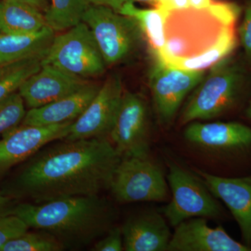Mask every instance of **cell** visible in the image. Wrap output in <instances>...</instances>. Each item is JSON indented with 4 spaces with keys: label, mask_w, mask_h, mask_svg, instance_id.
I'll use <instances>...</instances> for the list:
<instances>
[{
    "label": "cell",
    "mask_w": 251,
    "mask_h": 251,
    "mask_svg": "<svg viewBox=\"0 0 251 251\" xmlns=\"http://www.w3.org/2000/svg\"><path fill=\"white\" fill-rule=\"evenodd\" d=\"M121 159L108 138L55 140L25 161L1 192L33 203L99 195Z\"/></svg>",
    "instance_id": "obj_1"
},
{
    "label": "cell",
    "mask_w": 251,
    "mask_h": 251,
    "mask_svg": "<svg viewBox=\"0 0 251 251\" xmlns=\"http://www.w3.org/2000/svg\"><path fill=\"white\" fill-rule=\"evenodd\" d=\"M235 22L210 7L167 11L166 43L155 58L179 69L205 71L229 57L237 44Z\"/></svg>",
    "instance_id": "obj_2"
},
{
    "label": "cell",
    "mask_w": 251,
    "mask_h": 251,
    "mask_svg": "<svg viewBox=\"0 0 251 251\" xmlns=\"http://www.w3.org/2000/svg\"><path fill=\"white\" fill-rule=\"evenodd\" d=\"M13 214L29 228L52 234L65 250L71 251L84 249L103 237L116 219L111 203L99 195L20 203L15 206Z\"/></svg>",
    "instance_id": "obj_3"
},
{
    "label": "cell",
    "mask_w": 251,
    "mask_h": 251,
    "mask_svg": "<svg viewBox=\"0 0 251 251\" xmlns=\"http://www.w3.org/2000/svg\"><path fill=\"white\" fill-rule=\"evenodd\" d=\"M229 57L211 67L193 90L181 111V125L216 118L237 105L242 97L246 74L240 64Z\"/></svg>",
    "instance_id": "obj_4"
},
{
    "label": "cell",
    "mask_w": 251,
    "mask_h": 251,
    "mask_svg": "<svg viewBox=\"0 0 251 251\" xmlns=\"http://www.w3.org/2000/svg\"><path fill=\"white\" fill-rule=\"evenodd\" d=\"M82 21L90 29L106 65L128 59L143 35L135 20L106 6L90 5Z\"/></svg>",
    "instance_id": "obj_5"
},
{
    "label": "cell",
    "mask_w": 251,
    "mask_h": 251,
    "mask_svg": "<svg viewBox=\"0 0 251 251\" xmlns=\"http://www.w3.org/2000/svg\"><path fill=\"white\" fill-rule=\"evenodd\" d=\"M42 64L85 79L101 75L107 66L90 29L82 21L54 36Z\"/></svg>",
    "instance_id": "obj_6"
},
{
    "label": "cell",
    "mask_w": 251,
    "mask_h": 251,
    "mask_svg": "<svg viewBox=\"0 0 251 251\" xmlns=\"http://www.w3.org/2000/svg\"><path fill=\"white\" fill-rule=\"evenodd\" d=\"M168 182L172 199L163 209L165 218L175 227L192 218H218L223 208L200 178L175 161L168 163Z\"/></svg>",
    "instance_id": "obj_7"
},
{
    "label": "cell",
    "mask_w": 251,
    "mask_h": 251,
    "mask_svg": "<svg viewBox=\"0 0 251 251\" xmlns=\"http://www.w3.org/2000/svg\"><path fill=\"white\" fill-rule=\"evenodd\" d=\"M110 188L117 202H163L168 185L161 168L148 156L122 158Z\"/></svg>",
    "instance_id": "obj_8"
},
{
    "label": "cell",
    "mask_w": 251,
    "mask_h": 251,
    "mask_svg": "<svg viewBox=\"0 0 251 251\" xmlns=\"http://www.w3.org/2000/svg\"><path fill=\"white\" fill-rule=\"evenodd\" d=\"M205 74V71L185 70L155 58L150 86L157 115L162 124L171 123L184 99Z\"/></svg>",
    "instance_id": "obj_9"
},
{
    "label": "cell",
    "mask_w": 251,
    "mask_h": 251,
    "mask_svg": "<svg viewBox=\"0 0 251 251\" xmlns=\"http://www.w3.org/2000/svg\"><path fill=\"white\" fill-rule=\"evenodd\" d=\"M109 136L122 158L149 156L148 108L143 97L133 92H124Z\"/></svg>",
    "instance_id": "obj_10"
},
{
    "label": "cell",
    "mask_w": 251,
    "mask_h": 251,
    "mask_svg": "<svg viewBox=\"0 0 251 251\" xmlns=\"http://www.w3.org/2000/svg\"><path fill=\"white\" fill-rule=\"evenodd\" d=\"M121 80L110 77L100 86L97 95L73 122L68 140L107 138L115 123L123 97Z\"/></svg>",
    "instance_id": "obj_11"
},
{
    "label": "cell",
    "mask_w": 251,
    "mask_h": 251,
    "mask_svg": "<svg viewBox=\"0 0 251 251\" xmlns=\"http://www.w3.org/2000/svg\"><path fill=\"white\" fill-rule=\"evenodd\" d=\"M73 122L49 126L21 125L4 135L0 140V173L27 161L48 144L65 138Z\"/></svg>",
    "instance_id": "obj_12"
},
{
    "label": "cell",
    "mask_w": 251,
    "mask_h": 251,
    "mask_svg": "<svg viewBox=\"0 0 251 251\" xmlns=\"http://www.w3.org/2000/svg\"><path fill=\"white\" fill-rule=\"evenodd\" d=\"M89 81L51 64L41 69L23 82L18 93L29 109L39 108L80 90Z\"/></svg>",
    "instance_id": "obj_13"
},
{
    "label": "cell",
    "mask_w": 251,
    "mask_h": 251,
    "mask_svg": "<svg viewBox=\"0 0 251 251\" xmlns=\"http://www.w3.org/2000/svg\"><path fill=\"white\" fill-rule=\"evenodd\" d=\"M168 251H249L250 248L232 239L224 227H211L205 218L186 220L175 227Z\"/></svg>",
    "instance_id": "obj_14"
},
{
    "label": "cell",
    "mask_w": 251,
    "mask_h": 251,
    "mask_svg": "<svg viewBox=\"0 0 251 251\" xmlns=\"http://www.w3.org/2000/svg\"><path fill=\"white\" fill-rule=\"evenodd\" d=\"M196 173L210 192L227 206L239 225L243 244L251 249V175L232 178L200 170Z\"/></svg>",
    "instance_id": "obj_15"
},
{
    "label": "cell",
    "mask_w": 251,
    "mask_h": 251,
    "mask_svg": "<svg viewBox=\"0 0 251 251\" xmlns=\"http://www.w3.org/2000/svg\"><path fill=\"white\" fill-rule=\"evenodd\" d=\"M189 143L206 150L240 151L251 148V128L239 122H192L184 130Z\"/></svg>",
    "instance_id": "obj_16"
},
{
    "label": "cell",
    "mask_w": 251,
    "mask_h": 251,
    "mask_svg": "<svg viewBox=\"0 0 251 251\" xmlns=\"http://www.w3.org/2000/svg\"><path fill=\"white\" fill-rule=\"evenodd\" d=\"M121 228L124 250L168 251L171 231L166 220L158 213L150 211L131 216Z\"/></svg>",
    "instance_id": "obj_17"
},
{
    "label": "cell",
    "mask_w": 251,
    "mask_h": 251,
    "mask_svg": "<svg viewBox=\"0 0 251 251\" xmlns=\"http://www.w3.org/2000/svg\"><path fill=\"white\" fill-rule=\"evenodd\" d=\"M100 86L89 83L80 90L39 108L29 109L21 125L49 126L74 122L97 95Z\"/></svg>",
    "instance_id": "obj_18"
},
{
    "label": "cell",
    "mask_w": 251,
    "mask_h": 251,
    "mask_svg": "<svg viewBox=\"0 0 251 251\" xmlns=\"http://www.w3.org/2000/svg\"><path fill=\"white\" fill-rule=\"evenodd\" d=\"M55 36L49 26L35 32H0V66L26 59L44 57Z\"/></svg>",
    "instance_id": "obj_19"
},
{
    "label": "cell",
    "mask_w": 251,
    "mask_h": 251,
    "mask_svg": "<svg viewBox=\"0 0 251 251\" xmlns=\"http://www.w3.org/2000/svg\"><path fill=\"white\" fill-rule=\"evenodd\" d=\"M46 26L45 14L40 10L12 0L0 1V32H35Z\"/></svg>",
    "instance_id": "obj_20"
},
{
    "label": "cell",
    "mask_w": 251,
    "mask_h": 251,
    "mask_svg": "<svg viewBox=\"0 0 251 251\" xmlns=\"http://www.w3.org/2000/svg\"><path fill=\"white\" fill-rule=\"evenodd\" d=\"M118 13L135 20L153 56L161 52L166 43L165 21L167 11L160 8L140 9L134 3L127 1Z\"/></svg>",
    "instance_id": "obj_21"
},
{
    "label": "cell",
    "mask_w": 251,
    "mask_h": 251,
    "mask_svg": "<svg viewBox=\"0 0 251 251\" xmlns=\"http://www.w3.org/2000/svg\"><path fill=\"white\" fill-rule=\"evenodd\" d=\"M90 4L87 0H50L45 13L48 26L54 31H64L82 22Z\"/></svg>",
    "instance_id": "obj_22"
},
{
    "label": "cell",
    "mask_w": 251,
    "mask_h": 251,
    "mask_svg": "<svg viewBox=\"0 0 251 251\" xmlns=\"http://www.w3.org/2000/svg\"><path fill=\"white\" fill-rule=\"evenodd\" d=\"M44 57L26 59L0 67V102L18 92L23 82L41 69Z\"/></svg>",
    "instance_id": "obj_23"
},
{
    "label": "cell",
    "mask_w": 251,
    "mask_h": 251,
    "mask_svg": "<svg viewBox=\"0 0 251 251\" xmlns=\"http://www.w3.org/2000/svg\"><path fill=\"white\" fill-rule=\"evenodd\" d=\"M36 232H25L5 244L0 251H61V243L52 234L36 229Z\"/></svg>",
    "instance_id": "obj_24"
},
{
    "label": "cell",
    "mask_w": 251,
    "mask_h": 251,
    "mask_svg": "<svg viewBox=\"0 0 251 251\" xmlns=\"http://www.w3.org/2000/svg\"><path fill=\"white\" fill-rule=\"evenodd\" d=\"M27 111L25 103L18 92L0 102V137L21 125Z\"/></svg>",
    "instance_id": "obj_25"
},
{
    "label": "cell",
    "mask_w": 251,
    "mask_h": 251,
    "mask_svg": "<svg viewBox=\"0 0 251 251\" xmlns=\"http://www.w3.org/2000/svg\"><path fill=\"white\" fill-rule=\"evenodd\" d=\"M28 229L25 223L14 214L0 217V250L5 244L27 232Z\"/></svg>",
    "instance_id": "obj_26"
},
{
    "label": "cell",
    "mask_w": 251,
    "mask_h": 251,
    "mask_svg": "<svg viewBox=\"0 0 251 251\" xmlns=\"http://www.w3.org/2000/svg\"><path fill=\"white\" fill-rule=\"evenodd\" d=\"M91 251H124L123 236L121 227H112L103 238L94 244Z\"/></svg>",
    "instance_id": "obj_27"
},
{
    "label": "cell",
    "mask_w": 251,
    "mask_h": 251,
    "mask_svg": "<svg viewBox=\"0 0 251 251\" xmlns=\"http://www.w3.org/2000/svg\"><path fill=\"white\" fill-rule=\"evenodd\" d=\"M239 34L246 55L251 61V1L246 11Z\"/></svg>",
    "instance_id": "obj_28"
},
{
    "label": "cell",
    "mask_w": 251,
    "mask_h": 251,
    "mask_svg": "<svg viewBox=\"0 0 251 251\" xmlns=\"http://www.w3.org/2000/svg\"><path fill=\"white\" fill-rule=\"evenodd\" d=\"M16 204V199L0 192V217L13 214Z\"/></svg>",
    "instance_id": "obj_29"
},
{
    "label": "cell",
    "mask_w": 251,
    "mask_h": 251,
    "mask_svg": "<svg viewBox=\"0 0 251 251\" xmlns=\"http://www.w3.org/2000/svg\"><path fill=\"white\" fill-rule=\"evenodd\" d=\"M188 7H190L188 0H161L159 8L166 11H171Z\"/></svg>",
    "instance_id": "obj_30"
},
{
    "label": "cell",
    "mask_w": 251,
    "mask_h": 251,
    "mask_svg": "<svg viewBox=\"0 0 251 251\" xmlns=\"http://www.w3.org/2000/svg\"><path fill=\"white\" fill-rule=\"evenodd\" d=\"M87 1L90 5L106 6L119 12L128 0H87Z\"/></svg>",
    "instance_id": "obj_31"
},
{
    "label": "cell",
    "mask_w": 251,
    "mask_h": 251,
    "mask_svg": "<svg viewBox=\"0 0 251 251\" xmlns=\"http://www.w3.org/2000/svg\"><path fill=\"white\" fill-rule=\"evenodd\" d=\"M12 1H18V2L30 5L33 7L40 10L44 14L47 11L50 4V0H12Z\"/></svg>",
    "instance_id": "obj_32"
},
{
    "label": "cell",
    "mask_w": 251,
    "mask_h": 251,
    "mask_svg": "<svg viewBox=\"0 0 251 251\" xmlns=\"http://www.w3.org/2000/svg\"><path fill=\"white\" fill-rule=\"evenodd\" d=\"M188 1H189L190 7L202 9L209 7L212 3L213 0H188Z\"/></svg>",
    "instance_id": "obj_33"
},
{
    "label": "cell",
    "mask_w": 251,
    "mask_h": 251,
    "mask_svg": "<svg viewBox=\"0 0 251 251\" xmlns=\"http://www.w3.org/2000/svg\"><path fill=\"white\" fill-rule=\"evenodd\" d=\"M128 1L133 3H144V4L151 5L153 8H159L161 3V0H128Z\"/></svg>",
    "instance_id": "obj_34"
},
{
    "label": "cell",
    "mask_w": 251,
    "mask_h": 251,
    "mask_svg": "<svg viewBox=\"0 0 251 251\" xmlns=\"http://www.w3.org/2000/svg\"><path fill=\"white\" fill-rule=\"evenodd\" d=\"M246 115H247L249 120H251V100L249 105H248L247 110H246Z\"/></svg>",
    "instance_id": "obj_35"
},
{
    "label": "cell",
    "mask_w": 251,
    "mask_h": 251,
    "mask_svg": "<svg viewBox=\"0 0 251 251\" xmlns=\"http://www.w3.org/2000/svg\"><path fill=\"white\" fill-rule=\"evenodd\" d=\"M0 67H1V66H0Z\"/></svg>",
    "instance_id": "obj_36"
}]
</instances>
